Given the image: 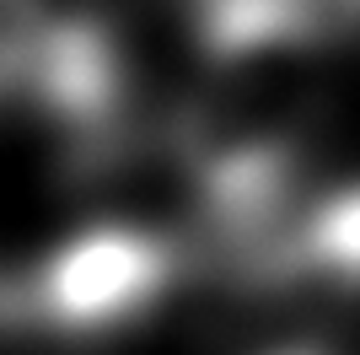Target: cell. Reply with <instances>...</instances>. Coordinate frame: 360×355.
<instances>
[{
    "mask_svg": "<svg viewBox=\"0 0 360 355\" xmlns=\"http://www.w3.org/2000/svg\"><path fill=\"white\" fill-rule=\"evenodd\" d=\"M178 280V248L135 221H97L65 237L27 285V307L65 334L119 328Z\"/></svg>",
    "mask_w": 360,
    "mask_h": 355,
    "instance_id": "obj_1",
    "label": "cell"
},
{
    "mask_svg": "<svg viewBox=\"0 0 360 355\" xmlns=\"http://www.w3.org/2000/svg\"><path fill=\"white\" fill-rule=\"evenodd\" d=\"M280 355H323V350H280Z\"/></svg>",
    "mask_w": 360,
    "mask_h": 355,
    "instance_id": "obj_2",
    "label": "cell"
}]
</instances>
